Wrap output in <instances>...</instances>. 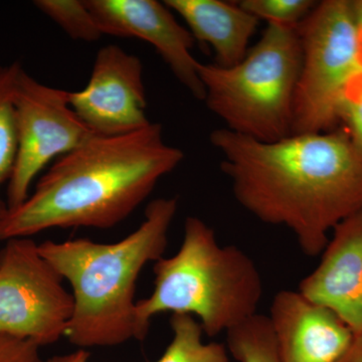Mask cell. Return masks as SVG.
Here are the masks:
<instances>
[{
  "mask_svg": "<svg viewBox=\"0 0 362 362\" xmlns=\"http://www.w3.org/2000/svg\"><path fill=\"white\" fill-rule=\"evenodd\" d=\"M30 238L6 240L0 252V334L40 347L66 337L74 297Z\"/></svg>",
  "mask_w": 362,
  "mask_h": 362,
  "instance_id": "52a82bcc",
  "label": "cell"
},
{
  "mask_svg": "<svg viewBox=\"0 0 362 362\" xmlns=\"http://www.w3.org/2000/svg\"><path fill=\"white\" fill-rule=\"evenodd\" d=\"M226 349L239 362H281L270 319L259 314L226 332Z\"/></svg>",
  "mask_w": 362,
  "mask_h": 362,
  "instance_id": "2e32d148",
  "label": "cell"
},
{
  "mask_svg": "<svg viewBox=\"0 0 362 362\" xmlns=\"http://www.w3.org/2000/svg\"><path fill=\"white\" fill-rule=\"evenodd\" d=\"M33 4L73 40L95 42L103 35L85 0H37Z\"/></svg>",
  "mask_w": 362,
  "mask_h": 362,
  "instance_id": "e0dca14e",
  "label": "cell"
},
{
  "mask_svg": "<svg viewBox=\"0 0 362 362\" xmlns=\"http://www.w3.org/2000/svg\"><path fill=\"white\" fill-rule=\"evenodd\" d=\"M209 139L237 202L263 223L289 228L306 256L320 255L329 230L362 209V157L343 128L275 142L223 128Z\"/></svg>",
  "mask_w": 362,
  "mask_h": 362,
  "instance_id": "6da1fadb",
  "label": "cell"
},
{
  "mask_svg": "<svg viewBox=\"0 0 362 362\" xmlns=\"http://www.w3.org/2000/svg\"><path fill=\"white\" fill-rule=\"evenodd\" d=\"M302 62L292 135L337 129L345 90L362 70L358 30L350 0L317 2L297 28Z\"/></svg>",
  "mask_w": 362,
  "mask_h": 362,
  "instance_id": "8992f818",
  "label": "cell"
},
{
  "mask_svg": "<svg viewBox=\"0 0 362 362\" xmlns=\"http://www.w3.org/2000/svg\"><path fill=\"white\" fill-rule=\"evenodd\" d=\"M78 118L94 134H129L148 126L141 61L122 47L109 45L98 52L90 80L69 93Z\"/></svg>",
  "mask_w": 362,
  "mask_h": 362,
  "instance_id": "9c48e42d",
  "label": "cell"
},
{
  "mask_svg": "<svg viewBox=\"0 0 362 362\" xmlns=\"http://www.w3.org/2000/svg\"><path fill=\"white\" fill-rule=\"evenodd\" d=\"M21 69L20 62L0 66V188L4 182H8L18 153L14 93ZM6 209V202L0 197V218Z\"/></svg>",
  "mask_w": 362,
  "mask_h": 362,
  "instance_id": "9a60e30c",
  "label": "cell"
},
{
  "mask_svg": "<svg viewBox=\"0 0 362 362\" xmlns=\"http://www.w3.org/2000/svg\"><path fill=\"white\" fill-rule=\"evenodd\" d=\"M90 359V354L86 349H78L71 354L63 356H52L49 361L45 362H88Z\"/></svg>",
  "mask_w": 362,
  "mask_h": 362,
  "instance_id": "44dd1931",
  "label": "cell"
},
{
  "mask_svg": "<svg viewBox=\"0 0 362 362\" xmlns=\"http://www.w3.org/2000/svg\"><path fill=\"white\" fill-rule=\"evenodd\" d=\"M40 349L30 340L0 334V362H45Z\"/></svg>",
  "mask_w": 362,
  "mask_h": 362,
  "instance_id": "ffe728a7",
  "label": "cell"
},
{
  "mask_svg": "<svg viewBox=\"0 0 362 362\" xmlns=\"http://www.w3.org/2000/svg\"><path fill=\"white\" fill-rule=\"evenodd\" d=\"M352 11H354V20H356L357 30H358L359 39L362 47V0H352Z\"/></svg>",
  "mask_w": 362,
  "mask_h": 362,
  "instance_id": "603a6c76",
  "label": "cell"
},
{
  "mask_svg": "<svg viewBox=\"0 0 362 362\" xmlns=\"http://www.w3.org/2000/svg\"><path fill=\"white\" fill-rule=\"evenodd\" d=\"M259 21L289 28H298L317 2L312 0H243L238 2Z\"/></svg>",
  "mask_w": 362,
  "mask_h": 362,
  "instance_id": "ac0fdd59",
  "label": "cell"
},
{
  "mask_svg": "<svg viewBox=\"0 0 362 362\" xmlns=\"http://www.w3.org/2000/svg\"><path fill=\"white\" fill-rule=\"evenodd\" d=\"M339 121L344 124L343 129L346 131L357 153L362 157V70L350 81L345 90Z\"/></svg>",
  "mask_w": 362,
  "mask_h": 362,
  "instance_id": "d6986e66",
  "label": "cell"
},
{
  "mask_svg": "<svg viewBox=\"0 0 362 362\" xmlns=\"http://www.w3.org/2000/svg\"><path fill=\"white\" fill-rule=\"evenodd\" d=\"M340 362H362V337H356Z\"/></svg>",
  "mask_w": 362,
  "mask_h": 362,
  "instance_id": "7402d4cb",
  "label": "cell"
},
{
  "mask_svg": "<svg viewBox=\"0 0 362 362\" xmlns=\"http://www.w3.org/2000/svg\"><path fill=\"white\" fill-rule=\"evenodd\" d=\"M320 255V263L300 282L298 292L362 335V209L333 228Z\"/></svg>",
  "mask_w": 362,
  "mask_h": 362,
  "instance_id": "8fae6325",
  "label": "cell"
},
{
  "mask_svg": "<svg viewBox=\"0 0 362 362\" xmlns=\"http://www.w3.org/2000/svg\"><path fill=\"white\" fill-rule=\"evenodd\" d=\"M268 317L281 362H339L356 337L337 314L292 290L275 295Z\"/></svg>",
  "mask_w": 362,
  "mask_h": 362,
  "instance_id": "7c38bea8",
  "label": "cell"
},
{
  "mask_svg": "<svg viewBox=\"0 0 362 362\" xmlns=\"http://www.w3.org/2000/svg\"><path fill=\"white\" fill-rule=\"evenodd\" d=\"M178 209L176 197L150 202L141 225L113 244L89 239L45 240L40 255L70 283L74 312L66 337L80 349L143 340L136 317V283L142 269L163 257Z\"/></svg>",
  "mask_w": 362,
  "mask_h": 362,
  "instance_id": "3957f363",
  "label": "cell"
},
{
  "mask_svg": "<svg viewBox=\"0 0 362 362\" xmlns=\"http://www.w3.org/2000/svg\"><path fill=\"white\" fill-rule=\"evenodd\" d=\"M68 90L49 87L23 68L16 80L14 105L18 153L7 187V209L20 206L42 169L96 135L71 107Z\"/></svg>",
  "mask_w": 362,
  "mask_h": 362,
  "instance_id": "ba28073f",
  "label": "cell"
},
{
  "mask_svg": "<svg viewBox=\"0 0 362 362\" xmlns=\"http://www.w3.org/2000/svg\"><path fill=\"white\" fill-rule=\"evenodd\" d=\"M154 290L137 301L143 339L157 314H188L214 337L256 315L263 296L261 274L251 257L235 246H221L213 228L188 216L178 252L154 262Z\"/></svg>",
  "mask_w": 362,
  "mask_h": 362,
  "instance_id": "277c9868",
  "label": "cell"
},
{
  "mask_svg": "<svg viewBox=\"0 0 362 362\" xmlns=\"http://www.w3.org/2000/svg\"><path fill=\"white\" fill-rule=\"evenodd\" d=\"M302 52L297 28L269 23L237 65L199 64L209 110L226 129L262 142L292 135Z\"/></svg>",
  "mask_w": 362,
  "mask_h": 362,
  "instance_id": "5b68a950",
  "label": "cell"
},
{
  "mask_svg": "<svg viewBox=\"0 0 362 362\" xmlns=\"http://www.w3.org/2000/svg\"><path fill=\"white\" fill-rule=\"evenodd\" d=\"M173 337L156 362H230L228 349L220 343L202 340L201 324L188 314H173Z\"/></svg>",
  "mask_w": 362,
  "mask_h": 362,
  "instance_id": "5bb4252c",
  "label": "cell"
},
{
  "mask_svg": "<svg viewBox=\"0 0 362 362\" xmlns=\"http://www.w3.org/2000/svg\"><path fill=\"white\" fill-rule=\"evenodd\" d=\"M103 35L148 42L192 96L204 101L199 62L192 56L194 37L173 11L156 0H85Z\"/></svg>",
  "mask_w": 362,
  "mask_h": 362,
  "instance_id": "30bf717a",
  "label": "cell"
},
{
  "mask_svg": "<svg viewBox=\"0 0 362 362\" xmlns=\"http://www.w3.org/2000/svg\"><path fill=\"white\" fill-rule=\"evenodd\" d=\"M164 4L187 23L194 40L211 45L216 65L230 68L246 57L259 21L238 2L166 0Z\"/></svg>",
  "mask_w": 362,
  "mask_h": 362,
  "instance_id": "4fadbf2b",
  "label": "cell"
},
{
  "mask_svg": "<svg viewBox=\"0 0 362 362\" xmlns=\"http://www.w3.org/2000/svg\"><path fill=\"white\" fill-rule=\"evenodd\" d=\"M183 158L180 148L164 141L158 123L129 134L94 135L54 161L23 204L6 209L0 240L54 228H113Z\"/></svg>",
  "mask_w": 362,
  "mask_h": 362,
  "instance_id": "7a4b0ae2",
  "label": "cell"
}]
</instances>
